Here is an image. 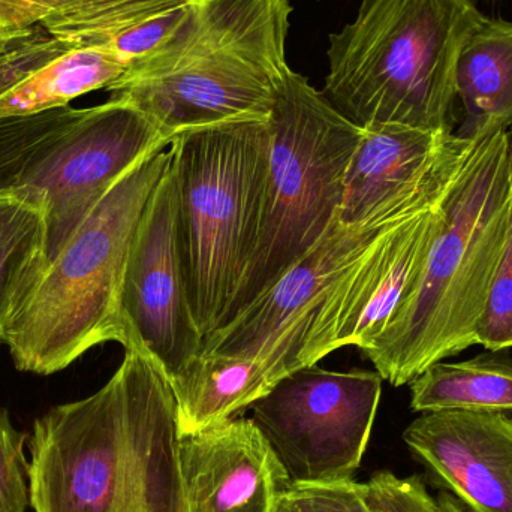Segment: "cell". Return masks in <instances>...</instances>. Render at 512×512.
<instances>
[{
	"label": "cell",
	"mask_w": 512,
	"mask_h": 512,
	"mask_svg": "<svg viewBox=\"0 0 512 512\" xmlns=\"http://www.w3.org/2000/svg\"><path fill=\"white\" fill-rule=\"evenodd\" d=\"M176 396L135 342L104 387L33 421V512H188Z\"/></svg>",
	"instance_id": "cell-1"
},
{
	"label": "cell",
	"mask_w": 512,
	"mask_h": 512,
	"mask_svg": "<svg viewBox=\"0 0 512 512\" xmlns=\"http://www.w3.org/2000/svg\"><path fill=\"white\" fill-rule=\"evenodd\" d=\"M511 126L472 135L441 203L426 264L384 331L363 351L393 387L477 345V328L501 262L512 207Z\"/></svg>",
	"instance_id": "cell-2"
},
{
	"label": "cell",
	"mask_w": 512,
	"mask_h": 512,
	"mask_svg": "<svg viewBox=\"0 0 512 512\" xmlns=\"http://www.w3.org/2000/svg\"><path fill=\"white\" fill-rule=\"evenodd\" d=\"M289 0H192L176 29L108 87L168 140L191 129L268 119L292 69Z\"/></svg>",
	"instance_id": "cell-3"
},
{
	"label": "cell",
	"mask_w": 512,
	"mask_h": 512,
	"mask_svg": "<svg viewBox=\"0 0 512 512\" xmlns=\"http://www.w3.org/2000/svg\"><path fill=\"white\" fill-rule=\"evenodd\" d=\"M483 15L472 0H361L330 35L322 96L363 129L454 132L457 59Z\"/></svg>",
	"instance_id": "cell-4"
},
{
	"label": "cell",
	"mask_w": 512,
	"mask_h": 512,
	"mask_svg": "<svg viewBox=\"0 0 512 512\" xmlns=\"http://www.w3.org/2000/svg\"><path fill=\"white\" fill-rule=\"evenodd\" d=\"M170 164L165 147L132 165L50 259L6 330L15 369L50 376L95 346L128 343L126 262L144 207Z\"/></svg>",
	"instance_id": "cell-5"
},
{
	"label": "cell",
	"mask_w": 512,
	"mask_h": 512,
	"mask_svg": "<svg viewBox=\"0 0 512 512\" xmlns=\"http://www.w3.org/2000/svg\"><path fill=\"white\" fill-rule=\"evenodd\" d=\"M268 119L191 129L168 146L183 276L203 337L233 318L254 256L270 158Z\"/></svg>",
	"instance_id": "cell-6"
},
{
	"label": "cell",
	"mask_w": 512,
	"mask_h": 512,
	"mask_svg": "<svg viewBox=\"0 0 512 512\" xmlns=\"http://www.w3.org/2000/svg\"><path fill=\"white\" fill-rule=\"evenodd\" d=\"M271 146L258 240L233 318L321 242L339 215L363 128L291 71L270 114Z\"/></svg>",
	"instance_id": "cell-7"
},
{
	"label": "cell",
	"mask_w": 512,
	"mask_h": 512,
	"mask_svg": "<svg viewBox=\"0 0 512 512\" xmlns=\"http://www.w3.org/2000/svg\"><path fill=\"white\" fill-rule=\"evenodd\" d=\"M378 372L307 366L280 379L252 408V421L289 484L351 480L363 462L382 394Z\"/></svg>",
	"instance_id": "cell-8"
},
{
	"label": "cell",
	"mask_w": 512,
	"mask_h": 512,
	"mask_svg": "<svg viewBox=\"0 0 512 512\" xmlns=\"http://www.w3.org/2000/svg\"><path fill=\"white\" fill-rule=\"evenodd\" d=\"M168 146L170 140L131 105L110 99L83 108L15 185L44 207L48 262L132 165Z\"/></svg>",
	"instance_id": "cell-9"
},
{
	"label": "cell",
	"mask_w": 512,
	"mask_h": 512,
	"mask_svg": "<svg viewBox=\"0 0 512 512\" xmlns=\"http://www.w3.org/2000/svg\"><path fill=\"white\" fill-rule=\"evenodd\" d=\"M442 200L388 230L331 285L313 310L301 366L345 346L366 351L378 339L426 264Z\"/></svg>",
	"instance_id": "cell-10"
},
{
	"label": "cell",
	"mask_w": 512,
	"mask_h": 512,
	"mask_svg": "<svg viewBox=\"0 0 512 512\" xmlns=\"http://www.w3.org/2000/svg\"><path fill=\"white\" fill-rule=\"evenodd\" d=\"M122 313L128 343L146 349L168 378L203 349L204 337L189 306L177 242L171 164L153 189L132 239L123 277Z\"/></svg>",
	"instance_id": "cell-11"
},
{
	"label": "cell",
	"mask_w": 512,
	"mask_h": 512,
	"mask_svg": "<svg viewBox=\"0 0 512 512\" xmlns=\"http://www.w3.org/2000/svg\"><path fill=\"white\" fill-rule=\"evenodd\" d=\"M403 441L430 483L468 512H512V417L505 412H424Z\"/></svg>",
	"instance_id": "cell-12"
},
{
	"label": "cell",
	"mask_w": 512,
	"mask_h": 512,
	"mask_svg": "<svg viewBox=\"0 0 512 512\" xmlns=\"http://www.w3.org/2000/svg\"><path fill=\"white\" fill-rule=\"evenodd\" d=\"M424 209L357 227H346L336 218L321 242L291 265L274 285L227 325L204 337L201 352L256 357L267 351L289 325L313 313L331 285L379 237Z\"/></svg>",
	"instance_id": "cell-13"
},
{
	"label": "cell",
	"mask_w": 512,
	"mask_h": 512,
	"mask_svg": "<svg viewBox=\"0 0 512 512\" xmlns=\"http://www.w3.org/2000/svg\"><path fill=\"white\" fill-rule=\"evenodd\" d=\"M188 512H274L288 477L252 418L182 435Z\"/></svg>",
	"instance_id": "cell-14"
},
{
	"label": "cell",
	"mask_w": 512,
	"mask_h": 512,
	"mask_svg": "<svg viewBox=\"0 0 512 512\" xmlns=\"http://www.w3.org/2000/svg\"><path fill=\"white\" fill-rule=\"evenodd\" d=\"M192 0H0V39L41 30L71 48L116 51L131 65L161 44Z\"/></svg>",
	"instance_id": "cell-15"
},
{
	"label": "cell",
	"mask_w": 512,
	"mask_h": 512,
	"mask_svg": "<svg viewBox=\"0 0 512 512\" xmlns=\"http://www.w3.org/2000/svg\"><path fill=\"white\" fill-rule=\"evenodd\" d=\"M295 372L277 349L256 357L200 352L171 376L182 435L236 418Z\"/></svg>",
	"instance_id": "cell-16"
},
{
	"label": "cell",
	"mask_w": 512,
	"mask_h": 512,
	"mask_svg": "<svg viewBox=\"0 0 512 512\" xmlns=\"http://www.w3.org/2000/svg\"><path fill=\"white\" fill-rule=\"evenodd\" d=\"M456 87L465 111L456 134L472 137L487 126H512V21L483 15L460 50Z\"/></svg>",
	"instance_id": "cell-17"
},
{
	"label": "cell",
	"mask_w": 512,
	"mask_h": 512,
	"mask_svg": "<svg viewBox=\"0 0 512 512\" xmlns=\"http://www.w3.org/2000/svg\"><path fill=\"white\" fill-rule=\"evenodd\" d=\"M47 264L44 207L23 189L0 192V343Z\"/></svg>",
	"instance_id": "cell-18"
},
{
	"label": "cell",
	"mask_w": 512,
	"mask_h": 512,
	"mask_svg": "<svg viewBox=\"0 0 512 512\" xmlns=\"http://www.w3.org/2000/svg\"><path fill=\"white\" fill-rule=\"evenodd\" d=\"M492 352V351H490ZM412 411L512 412V360L483 354L433 364L411 381Z\"/></svg>",
	"instance_id": "cell-19"
},
{
	"label": "cell",
	"mask_w": 512,
	"mask_h": 512,
	"mask_svg": "<svg viewBox=\"0 0 512 512\" xmlns=\"http://www.w3.org/2000/svg\"><path fill=\"white\" fill-rule=\"evenodd\" d=\"M128 66L116 51L74 48L0 96V119L69 107L78 96L107 90Z\"/></svg>",
	"instance_id": "cell-20"
},
{
	"label": "cell",
	"mask_w": 512,
	"mask_h": 512,
	"mask_svg": "<svg viewBox=\"0 0 512 512\" xmlns=\"http://www.w3.org/2000/svg\"><path fill=\"white\" fill-rule=\"evenodd\" d=\"M81 110L63 107L0 119V192L15 188L33 162L77 120Z\"/></svg>",
	"instance_id": "cell-21"
},
{
	"label": "cell",
	"mask_w": 512,
	"mask_h": 512,
	"mask_svg": "<svg viewBox=\"0 0 512 512\" xmlns=\"http://www.w3.org/2000/svg\"><path fill=\"white\" fill-rule=\"evenodd\" d=\"M71 50L41 30L0 39V96Z\"/></svg>",
	"instance_id": "cell-22"
},
{
	"label": "cell",
	"mask_w": 512,
	"mask_h": 512,
	"mask_svg": "<svg viewBox=\"0 0 512 512\" xmlns=\"http://www.w3.org/2000/svg\"><path fill=\"white\" fill-rule=\"evenodd\" d=\"M512 155V126L510 128ZM477 345L492 352L512 348V207L501 262L477 328Z\"/></svg>",
	"instance_id": "cell-23"
},
{
	"label": "cell",
	"mask_w": 512,
	"mask_h": 512,
	"mask_svg": "<svg viewBox=\"0 0 512 512\" xmlns=\"http://www.w3.org/2000/svg\"><path fill=\"white\" fill-rule=\"evenodd\" d=\"M277 505L289 512H372L364 501L363 484L352 478L334 483L289 484Z\"/></svg>",
	"instance_id": "cell-24"
},
{
	"label": "cell",
	"mask_w": 512,
	"mask_h": 512,
	"mask_svg": "<svg viewBox=\"0 0 512 512\" xmlns=\"http://www.w3.org/2000/svg\"><path fill=\"white\" fill-rule=\"evenodd\" d=\"M26 435L18 432L0 408V512H26L30 507Z\"/></svg>",
	"instance_id": "cell-25"
},
{
	"label": "cell",
	"mask_w": 512,
	"mask_h": 512,
	"mask_svg": "<svg viewBox=\"0 0 512 512\" xmlns=\"http://www.w3.org/2000/svg\"><path fill=\"white\" fill-rule=\"evenodd\" d=\"M364 501L372 512H439L438 502L417 475L397 477L379 471L363 484Z\"/></svg>",
	"instance_id": "cell-26"
},
{
	"label": "cell",
	"mask_w": 512,
	"mask_h": 512,
	"mask_svg": "<svg viewBox=\"0 0 512 512\" xmlns=\"http://www.w3.org/2000/svg\"><path fill=\"white\" fill-rule=\"evenodd\" d=\"M436 502H438L439 512H468L453 495L444 490H441Z\"/></svg>",
	"instance_id": "cell-27"
},
{
	"label": "cell",
	"mask_w": 512,
	"mask_h": 512,
	"mask_svg": "<svg viewBox=\"0 0 512 512\" xmlns=\"http://www.w3.org/2000/svg\"><path fill=\"white\" fill-rule=\"evenodd\" d=\"M274 512H289V511L283 510V508H280L279 505L276 504V510H274Z\"/></svg>",
	"instance_id": "cell-28"
}]
</instances>
